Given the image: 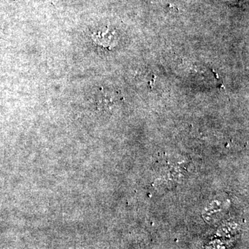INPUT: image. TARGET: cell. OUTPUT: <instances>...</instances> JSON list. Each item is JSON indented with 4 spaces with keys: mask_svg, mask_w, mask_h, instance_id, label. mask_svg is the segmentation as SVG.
Listing matches in <instances>:
<instances>
[{
    "mask_svg": "<svg viewBox=\"0 0 249 249\" xmlns=\"http://www.w3.org/2000/svg\"><path fill=\"white\" fill-rule=\"evenodd\" d=\"M93 39L95 42L99 43L98 45H102L104 47H109L114 42V34H110L109 30L106 32H99L96 35L95 34Z\"/></svg>",
    "mask_w": 249,
    "mask_h": 249,
    "instance_id": "cell-1",
    "label": "cell"
}]
</instances>
